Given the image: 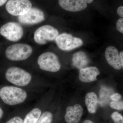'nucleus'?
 I'll use <instances>...</instances> for the list:
<instances>
[{"label":"nucleus","instance_id":"nucleus-23","mask_svg":"<svg viewBox=\"0 0 123 123\" xmlns=\"http://www.w3.org/2000/svg\"><path fill=\"white\" fill-rule=\"evenodd\" d=\"M122 97L121 95L118 93L112 94L110 97V99L112 101H120Z\"/></svg>","mask_w":123,"mask_h":123},{"label":"nucleus","instance_id":"nucleus-29","mask_svg":"<svg viewBox=\"0 0 123 123\" xmlns=\"http://www.w3.org/2000/svg\"><path fill=\"white\" fill-rule=\"evenodd\" d=\"M85 0L87 4H90L93 2L94 0Z\"/></svg>","mask_w":123,"mask_h":123},{"label":"nucleus","instance_id":"nucleus-6","mask_svg":"<svg viewBox=\"0 0 123 123\" xmlns=\"http://www.w3.org/2000/svg\"><path fill=\"white\" fill-rule=\"evenodd\" d=\"M58 47L63 51H69L81 47L84 43L81 39L74 37L70 34L63 33L55 39Z\"/></svg>","mask_w":123,"mask_h":123},{"label":"nucleus","instance_id":"nucleus-21","mask_svg":"<svg viewBox=\"0 0 123 123\" xmlns=\"http://www.w3.org/2000/svg\"><path fill=\"white\" fill-rule=\"evenodd\" d=\"M116 29L119 32L123 34V18H119L117 21L116 24Z\"/></svg>","mask_w":123,"mask_h":123},{"label":"nucleus","instance_id":"nucleus-28","mask_svg":"<svg viewBox=\"0 0 123 123\" xmlns=\"http://www.w3.org/2000/svg\"><path fill=\"white\" fill-rule=\"evenodd\" d=\"M83 123H95L94 122H93V121L91 120H86L85 121H84Z\"/></svg>","mask_w":123,"mask_h":123},{"label":"nucleus","instance_id":"nucleus-20","mask_svg":"<svg viewBox=\"0 0 123 123\" xmlns=\"http://www.w3.org/2000/svg\"><path fill=\"white\" fill-rule=\"evenodd\" d=\"M111 117L114 123H123V116L118 112H113L111 115Z\"/></svg>","mask_w":123,"mask_h":123},{"label":"nucleus","instance_id":"nucleus-8","mask_svg":"<svg viewBox=\"0 0 123 123\" xmlns=\"http://www.w3.org/2000/svg\"><path fill=\"white\" fill-rule=\"evenodd\" d=\"M32 8L29 0H9L6 5V8L10 14L19 16L27 13Z\"/></svg>","mask_w":123,"mask_h":123},{"label":"nucleus","instance_id":"nucleus-7","mask_svg":"<svg viewBox=\"0 0 123 123\" xmlns=\"http://www.w3.org/2000/svg\"><path fill=\"white\" fill-rule=\"evenodd\" d=\"M0 34L8 40L16 42L22 37L23 30L19 23L9 22L4 24L1 27Z\"/></svg>","mask_w":123,"mask_h":123},{"label":"nucleus","instance_id":"nucleus-15","mask_svg":"<svg viewBox=\"0 0 123 123\" xmlns=\"http://www.w3.org/2000/svg\"><path fill=\"white\" fill-rule=\"evenodd\" d=\"M85 101L89 112L91 114L96 113L98 103L97 95L93 92H89L86 95Z\"/></svg>","mask_w":123,"mask_h":123},{"label":"nucleus","instance_id":"nucleus-9","mask_svg":"<svg viewBox=\"0 0 123 123\" xmlns=\"http://www.w3.org/2000/svg\"><path fill=\"white\" fill-rule=\"evenodd\" d=\"M18 20L21 24L31 25L38 24L45 20L44 13L38 8L33 7L26 13L18 16Z\"/></svg>","mask_w":123,"mask_h":123},{"label":"nucleus","instance_id":"nucleus-4","mask_svg":"<svg viewBox=\"0 0 123 123\" xmlns=\"http://www.w3.org/2000/svg\"><path fill=\"white\" fill-rule=\"evenodd\" d=\"M37 62L40 68L44 71L56 72L61 68L58 57L52 52L43 53L39 56Z\"/></svg>","mask_w":123,"mask_h":123},{"label":"nucleus","instance_id":"nucleus-27","mask_svg":"<svg viewBox=\"0 0 123 123\" xmlns=\"http://www.w3.org/2000/svg\"><path fill=\"white\" fill-rule=\"evenodd\" d=\"M3 115V111L0 107V119L1 118Z\"/></svg>","mask_w":123,"mask_h":123},{"label":"nucleus","instance_id":"nucleus-17","mask_svg":"<svg viewBox=\"0 0 123 123\" xmlns=\"http://www.w3.org/2000/svg\"><path fill=\"white\" fill-rule=\"evenodd\" d=\"M41 113L39 108H34L26 115L22 123H36L40 117Z\"/></svg>","mask_w":123,"mask_h":123},{"label":"nucleus","instance_id":"nucleus-12","mask_svg":"<svg viewBox=\"0 0 123 123\" xmlns=\"http://www.w3.org/2000/svg\"><path fill=\"white\" fill-rule=\"evenodd\" d=\"M58 2L62 8L70 12L82 11L87 7L85 0H59Z\"/></svg>","mask_w":123,"mask_h":123},{"label":"nucleus","instance_id":"nucleus-1","mask_svg":"<svg viewBox=\"0 0 123 123\" xmlns=\"http://www.w3.org/2000/svg\"><path fill=\"white\" fill-rule=\"evenodd\" d=\"M27 94L24 90L13 86H6L0 90V97L5 103L14 105L22 103Z\"/></svg>","mask_w":123,"mask_h":123},{"label":"nucleus","instance_id":"nucleus-22","mask_svg":"<svg viewBox=\"0 0 123 123\" xmlns=\"http://www.w3.org/2000/svg\"><path fill=\"white\" fill-rule=\"evenodd\" d=\"M23 120L19 117H14L8 120L6 123H22Z\"/></svg>","mask_w":123,"mask_h":123},{"label":"nucleus","instance_id":"nucleus-2","mask_svg":"<svg viewBox=\"0 0 123 123\" xmlns=\"http://www.w3.org/2000/svg\"><path fill=\"white\" fill-rule=\"evenodd\" d=\"M31 46L24 43H17L9 46L5 51L8 59L12 61H21L27 59L33 53Z\"/></svg>","mask_w":123,"mask_h":123},{"label":"nucleus","instance_id":"nucleus-10","mask_svg":"<svg viewBox=\"0 0 123 123\" xmlns=\"http://www.w3.org/2000/svg\"><path fill=\"white\" fill-rule=\"evenodd\" d=\"M105 57L108 63L112 68L116 70L122 68L120 56L116 48L112 46L108 47L105 51Z\"/></svg>","mask_w":123,"mask_h":123},{"label":"nucleus","instance_id":"nucleus-24","mask_svg":"<svg viewBox=\"0 0 123 123\" xmlns=\"http://www.w3.org/2000/svg\"><path fill=\"white\" fill-rule=\"evenodd\" d=\"M117 13L118 15L121 18L123 17V6L119 7L117 9Z\"/></svg>","mask_w":123,"mask_h":123},{"label":"nucleus","instance_id":"nucleus-3","mask_svg":"<svg viewBox=\"0 0 123 123\" xmlns=\"http://www.w3.org/2000/svg\"><path fill=\"white\" fill-rule=\"evenodd\" d=\"M5 77L7 80L10 83L21 86L29 85L32 78L30 74L28 72L15 66L10 67L7 69Z\"/></svg>","mask_w":123,"mask_h":123},{"label":"nucleus","instance_id":"nucleus-25","mask_svg":"<svg viewBox=\"0 0 123 123\" xmlns=\"http://www.w3.org/2000/svg\"><path fill=\"white\" fill-rule=\"evenodd\" d=\"M119 54L120 56V60H121V65H122V67H123V52H120Z\"/></svg>","mask_w":123,"mask_h":123},{"label":"nucleus","instance_id":"nucleus-26","mask_svg":"<svg viewBox=\"0 0 123 123\" xmlns=\"http://www.w3.org/2000/svg\"><path fill=\"white\" fill-rule=\"evenodd\" d=\"M8 0H0V7L3 5Z\"/></svg>","mask_w":123,"mask_h":123},{"label":"nucleus","instance_id":"nucleus-19","mask_svg":"<svg viewBox=\"0 0 123 123\" xmlns=\"http://www.w3.org/2000/svg\"><path fill=\"white\" fill-rule=\"evenodd\" d=\"M110 107L112 109L118 110H123V101H112L110 104Z\"/></svg>","mask_w":123,"mask_h":123},{"label":"nucleus","instance_id":"nucleus-18","mask_svg":"<svg viewBox=\"0 0 123 123\" xmlns=\"http://www.w3.org/2000/svg\"><path fill=\"white\" fill-rule=\"evenodd\" d=\"M53 115L51 112L46 111L43 113L36 123H51Z\"/></svg>","mask_w":123,"mask_h":123},{"label":"nucleus","instance_id":"nucleus-5","mask_svg":"<svg viewBox=\"0 0 123 123\" xmlns=\"http://www.w3.org/2000/svg\"><path fill=\"white\" fill-rule=\"evenodd\" d=\"M59 32L54 27L46 25L39 27L34 34V39L37 43L46 44L48 42L55 40L59 35Z\"/></svg>","mask_w":123,"mask_h":123},{"label":"nucleus","instance_id":"nucleus-16","mask_svg":"<svg viewBox=\"0 0 123 123\" xmlns=\"http://www.w3.org/2000/svg\"><path fill=\"white\" fill-rule=\"evenodd\" d=\"M111 90L110 88L105 86L101 88L99 92V97L98 99V103L101 106L105 105L109 102L110 97L111 95Z\"/></svg>","mask_w":123,"mask_h":123},{"label":"nucleus","instance_id":"nucleus-13","mask_svg":"<svg viewBox=\"0 0 123 123\" xmlns=\"http://www.w3.org/2000/svg\"><path fill=\"white\" fill-rule=\"evenodd\" d=\"M100 73L99 69L96 67H87L80 69L79 78L83 82H92L97 80V76Z\"/></svg>","mask_w":123,"mask_h":123},{"label":"nucleus","instance_id":"nucleus-14","mask_svg":"<svg viewBox=\"0 0 123 123\" xmlns=\"http://www.w3.org/2000/svg\"><path fill=\"white\" fill-rule=\"evenodd\" d=\"M72 64L75 68L81 69L85 68L89 63V60L86 54L83 51L76 52L73 56Z\"/></svg>","mask_w":123,"mask_h":123},{"label":"nucleus","instance_id":"nucleus-11","mask_svg":"<svg viewBox=\"0 0 123 123\" xmlns=\"http://www.w3.org/2000/svg\"><path fill=\"white\" fill-rule=\"evenodd\" d=\"M84 110L82 106L76 104L66 108L65 119L67 123H78L83 115Z\"/></svg>","mask_w":123,"mask_h":123}]
</instances>
